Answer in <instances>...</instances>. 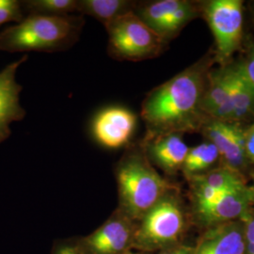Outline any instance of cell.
<instances>
[{"label":"cell","mask_w":254,"mask_h":254,"mask_svg":"<svg viewBox=\"0 0 254 254\" xmlns=\"http://www.w3.org/2000/svg\"><path fill=\"white\" fill-rule=\"evenodd\" d=\"M239 64L246 77L254 87V43H251L248 47L245 58L242 61H239Z\"/></svg>","instance_id":"obj_24"},{"label":"cell","mask_w":254,"mask_h":254,"mask_svg":"<svg viewBox=\"0 0 254 254\" xmlns=\"http://www.w3.org/2000/svg\"><path fill=\"white\" fill-rule=\"evenodd\" d=\"M202 14L216 45V61L220 65L240 48L243 41L244 2L241 0H210L202 5Z\"/></svg>","instance_id":"obj_5"},{"label":"cell","mask_w":254,"mask_h":254,"mask_svg":"<svg viewBox=\"0 0 254 254\" xmlns=\"http://www.w3.org/2000/svg\"><path fill=\"white\" fill-rule=\"evenodd\" d=\"M27 60V56H24L0 71V143L10 135V125L26 115L20 103L22 86L16 81V73L20 65Z\"/></svg>","instance_id":"obj_9"},{"label":"cell","mask_w":254,"mask_h":254,"mask_svg":"<svg viewBox=\"0 0 254 254\" xmlns=\"http://www.w3.org/2000/svg\"><path fill=\"white\" fill-rule=\"evenodd\" d=\"M149 160L168 173L182 170L190 147L184 141L183 134L173 133L140 140Z\"/></svg>","instance_id":"obj_13"},{"label":"cell","mask_w":254,"mask_h":254,"mask_svg":"<svg viewBox=\"0 0 254 254\" xmlns=\"http://www.w3.org/2000/svg\"><path fill=\"white\" fill-rule=\"evenodd\" d=\"M130 239V228L122 218L111 219L88 238V245L96 254H115L125 250Z\"/></svg>","instance_id":"obj_15"},{"label":"cell","mask_w":254,"mask_h":254,"mask_svg":"<svg viewBox=\"0 0 254 254\" xmlns=\"http://www.w3.org/2000/svg\"><path fill=\"white\" fill-rule=\"evenodd\" d=\"M200 5L192 1H185L181 7L166 19L157 29L156 33L161 37L166 44L177 36L182 29L192 20L200 15Z\"/></svg>","instance_id":"obj_19"},{"label":"cell","mask_w":254,"mask_h":254,"mask_svg":"<svg viewBox=\"0 0 254 254\" xmlns=\"http://www.w3.org/2000/svg\"><path fill=\"white\" fill-rule=\"evenodd\" d=\"M186 0H155L136 3L134 12L154 32L173 11L179 9Z\"/></svg>","instance_id":"obj_17"},{"label":"cell","mask_w":254,"mask_h":254,"mask_svg":"<svg viewBox=\"0 0 254 254\" xmlns=\"http://www.w3.org/2000/svg\"><path fill=\"white\" fill-rule=\"evenodd\" d=\"M136 4L130 0H77V13L93 17L107 27L119 17L134 11Z\"/></svg>","instance_id":"obj_16"},{"label":"cell","mask_w":254,"mask_h":254,"mask_svg":"<svg viewBox=\"0 0 254 254\" xmlns=\"http://www.w3.org/2000/svg\"><path fill=\"white\" fill-rule=\"evenodd\" d=\"M233 86L227 106L216 113L213 120L241 125L254 118V87L246 77L238 63H232Z\"/></svg>","instance_id":"obj_11"},{"label":"cell","mask_w":254,"mask_h":254,"mask_svg":"<svg viewBox=\"0 0 254 254\" xmlns=\"http://www.w3.org/2000/svg\"><path fill=\"white\" fill-rule=\"evenodd\" d=\"M184 227V214L178 199L169 191L142 218L136 239L139 244L150 247L173 243Z\"/></svg>","instance_id":"obj_6"},{"label":"cell","mask_w":254,"mask_h":254,"mask_svg":"<svg viewBox=\"0 0 254 254\" xmlns=\"http://www.w3.org/2000/svg\"><path fill=\"white\" fill-rule=\"evenodd\" d=\"M190 178L192 182L208 186L220 191L234 190L247 186L241 173L230 170L224 166L191 176Z\"/></svg>","instance_id":"obj_20"},{"label":"cell","mask_w":254,"mask_h":254,"mask_svg":"<svg viewBox=\"0 0 254 254\" xmlns=\"http://www.w3.org/2000/svg\"><path fill=\"white\" fill-rule=\"evenodd\" d=\"M122 208L132 218H143L146 213L171 191V185L150 163L139 141H132L116 169Z\"/></svg>","instance_id":"obj_2"},{"label":"cell","mask_w":254,"mask_h":254,"mask_svg":"<svg viewBox=\"0 0 254 254\" xmlns=\"http://www.w3.org/2000/svg\"><path fill=\"white\" fill-rule=\"evenodd\" d=\"M84 16L27 14L19 23L0 32V50L9 52H58L78 41Z\"/></svg>","instance_id":"obj_3"},{"label":"cell","mask_w":254,"mask_h":254,"mask_svg":"<svg viewBox=\"0 0 254 254\" xmlns=\"http://www.w3.org/2000/svg\"><path fill=\"white\" fill-rule=\"evenodd\" d=\"M218 159L219 154L216 146L205 141L190 147L182 171L189 177L205 173Z\"/></svg>","instance_id":"obj_18"},{"label":"cell","mask_w":254,"mask_h":254,"mask_svg":"<svg viewBox=\"0 0 254 254\" xmlns=\"http://www.w3.org/2000/svg\"><path fill=\"white\" fill-rule=\"evenodd\" d=\"M245 149L249 162L254 164V118L245 128Z\"/></svg>","instance_id":"obj_25"},{"label":"cell","mask_w":254,"mask_h":254,"mask_svg":"<svg viewBox=\"0 0 254 254\" xmlns=\"http://www.w3.org/2000/svg\"><path fill=\"white\" fill-rule=\"evenodd\" d=\"M136 114L122 107H109L96 114L91 124L94 139L108 149L126 148L136 130Z\"/></svg>","instance_id":"obj_8"},{"label":"cell","mask_w":254,"mask_h":254,"mask_svg":"<svg viewBox=\"0 0 254 254\" xmlns=\"http://www.w3.org/2000/svg\"><path fill=\"white\" fill-rule=\"evenodd\" d=\"M200 131L218 149L222 166L241 174L248 169L250 162L246 155L245 128L241 125L207 119Z\"/></svg>","instance_id":"obj_7"},{"label":"cell","mask_w":254,"mask_h":254,"mask_svg":"<svg viewBox=\"0 0 254 254\" xmlns=\"http://www.w3.org/2000/svg\"><path fill=\"white\" fill-rule=\"evenodd\" d=\"M22 6L28 14L68 16L77 12V0H29Z\"/></svg>","instance_id":"obj_21"},{"label":"cell","mask_w":254,"mask_h":254,"mask_svg":"<svg viewBox=\"0 0 254 254\" xmlns=\"http://www.w3.org/2000/svg\"><path fill=\"white\" fill-rule=\"evenodd\" d=\"M249 7H250L251 14H252V16H253V19H254V1H251V2H250V5H249Z\"/></svg>","instance_id":"obj_28"},{"label":"cell","mask_w":254,"mask_h":254,"mask_svg":"<svg viewBox=\"0 0 254 254\" xmlns=\"http://www.w3.org/2000/svg\"><path fill=\"white\" fill-rule=\"evenodd\" d=\"M232 85V63L209 71L202 100V109L206 118H211L218 109L230 102Z\"/></svg>","instance_id":"obj_14"},{"label":"cell","mask_w":254,"mask_h":254,"mask_svg":"<svg viewBox=\"0 0 254 254\" xmlns=\"http://www.w3.org/2000/svg\"><path fill=\"white\" fill-rule=\"evenodd\" d=\"M108 52L117 61L139 62L161 54L166 43L134 11L119 17L106 27Z\"/></svg>","instance_id":"obj_4"},{"label":"cell","mask_w":254,"mask_h":254,"mask_svg":"<svg viewBox=\"0 0 254 254\" xmlns=\"http://www.w3.org/2000/svg\"><path fill=\"white\" fill-rule=\"evenodd\" d=\"M191 248H188V247H181L178 249H174L173 251H170L168 253H165L163 254H191Z\"/></svg>","instance_id":"obj_26"},{"label":"cell","mask_w":254,"mask_h":254,"mask_svg":"<svg viewBox=\"0 0 254 254\" xmlns=\"http://www.w3.org/2000/svg\"><path fill=\"white\" fill-rule=\"evenodd\" d=\"M22 3L17 0H0V26L24 19Z\"/></svg>","instance_id":"obj_22"},{"label":"cell","mask_w":254,"mask_h":254,"mask_svg":"<svg viewBox=\"0 0 254 254\" xmlns=\"http://www.w3.org/2000/svg\"><path fill=\"white\" fill-rule=\"evenodd\" d=\"M76 254V252L73 250V249H71V248H65V249H63L61 252H59V254Z\"/></svg>","instance_id":"obj_27"},{"label":"cell","mask_w":254,"mask_h":254,"mask_svg":"<svg viewBox=\"0 0 254 254\" xmlns=\"http://www.w3.org/2000/svg\"><path fill=\"white\" fill-rule=\"evenodd\" d=\"M211 64L210 56L203 58L147 93L140 112L146 128L142 140L200 131L207 120L202 100Z\"/></svg>","instance_id":"obj_1"},{"label":"cell","mask_w":254,"mask_h":254,"mask_svg":"<svg viewBox=\"0 0 254 254\" xmlns=\"http://www.w3.org/2000/svg\"><path fill=\"white\" fill-rule=\"evenodd\" d=\"M241 221L245 226V254H254V207L249 211Z\"/></svg>","instance_id":"obj_23"},{"label":"cell","mask_w":254,"mask_h":254,"mask_svg":"<svg viewBox=\"0 0 254 254\" xmlns=\"http://www.w3.org/2000/svg\"><path fill=\"white\" fill-rule=\"evenodd\" d=\"M252 177H253V180H254V187L253 188L254 189V173H252Z\"/></svg>","instance_id":"obj_29"},{"label":"cell","mask_w":254,"mask_h":254,"mask_svg":"<svg viewBox=\"0 0 254 254\" xmlns=\"http://www.w3.org/2000/svg\"><path fill=\"white\" fill-rule=\"evenodd\" d=\"M254 206V189L244 188L224 192L216 202L197 211L200 218L208 224H220L242 219Z\"/></svg>","instance_id":"obj_12"},{"label":"cell","mask_w":254,"mask_h":254,"mask_svg":"<svg viewBox=\"0 0 254 254\" xmlns=\"http://www.w3.org/2000/svg\"><path fill=\"white\" fill-rule=\"evenodd\" d=\"M245 254V226L241 220L215 225L191 251V254Z\"/></svg>","instance_id":"obj_10"}]
</instances>
